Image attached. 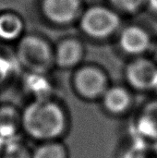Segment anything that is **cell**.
Instances as JSON below:
<instances>
[{"mask_svg":"<svg viewBox=\"0 0 157 158\" xmlns=\"http://www.w3.org/2000/svg\"><path fill=\"white\" fill-rule=\"evenodd\" d=\"M22 129L31 138L56 141L65 133L68 122L64 109L50 99L35 100L21 113Z\"/></svg>","mask_w":157,"mask_h":158,"instance_id":"6da1fadb","label":"cell"},{"mask_svg":"<svg viewBox=\"0 0 157 158\" xmlns=\"http://www.w3.org/2000/svg\"><path fill=\"white\" fill-rule=\"evenodd\" d=\"M17 57L28 72L45 73L55 63V51L40 36L28 35L19 40Z\"/></svg>","mask_w":157,"mask_h":158,"instance_id":"7a4b0ae2","label":"cell"},{"mask_svg":"<svg viewBox=\"0 0 157 158\" xmlns=\"http://www.w3.org/2000/svg\"><path fill=\"white\" fill-rule=\"evenodd\" d=\"M120 26L121 19L118 13L106 6H92L81 18L82 31L95 39H105L111 36Z\"/></svg>","mask_w":157,"mask_h":158,"instance_id":"3957f363","label":"cell"},{"mask_svg":"<svg viewBox=\"0 0 157 158\" xmlns=\"http://www.w3.org/2000/svg\"><path fill=\"white\" fill-rule=\"evenodd\" d=\"M125 78L138 92H155L157 84V64L147 56L132 58L125 69Z\"/></svg>","mask_w":157,"mask_h":158,"instance_id":"277c9868","label":"cell"},{"mask_svg":"<svg viewBox=\"0 0 157 158\" xmlns=\"http://www.w3.org/2000/svg\"><path fill=\"white\" fill-rule=\"evenodd\" d=\"M73 82L77 93L85 99L103 96L109 87L105 73L93 66L80 69L75 73Z\"/></svg>","mask_w":157,"mask_h":158,"instance_id":"5b68a950","label":"cell"},{"mask_svg":"<svg viewBox=\"0 0 157 158\" xmlns=\"http://www.w3.org/2000/svg\"><path fill=\"white\" fill-rule=\"evenodd\" d=\"M155 39L145 27L129 25L120 31L118 44L125 54L134 58L149 54Z\"/></svg>","mask_w":157,"mask_h":158,"instance_id":"8992f818","label":"cell"},{"mask_svg":"<svg viewBox=\"0 0 157 158\" xmlns=\"http://www.w3.org/2000/svg\"><path fill=\"white\" fill-rule=\"evenodd\" d=\"M130 134L151 144L157 141V96L142 106L132 123Z\"/></svg>","mask_w":157,"mask_h":158,"instance_id":"52a82bcc","label":"cell"},{"mask_svg":"<svg viewBox=\"0 0 157 158\" xmlns=\"http://www.w3.org/2000/svg\"><path fill=\"white\" fill-rule=\"evenodd\" d=\"M81 6V0H43L42 11L49 21L67 25L77 19Z\"/></svg>","mask_w":157,"mask_h":158,"instance_id":"ba28073f","label":"cell"},{"mask_svg":"<svg viewBox=\"0 0 157 158\" xmlns=\"http://www.w3.org/2000/svg\"><path fill=\"white\" fill-rule=\"evenodd\" d=\"M102 97L105 108L116 116L127 113L133 104V97L130 91L123 86L108 87Z\"/></svg>","mask_w":157,"mask_h":158,"instance_id":"9c48e42d","label":"cell"},{"mask_svg":"<svg viewBox=\"0 0 157 158\" xmlns=\"http://www.w3.org/2000/svg\"><path fill=\"white\" fill-rule=\"evenodd\" d=\"M84 48L76 39H67L61 42L55 51V63L57 66L69 69L77 66L83 58Z\"/></svg>","mask_w":157,"mask_h":158,"instance_id":"30bf717a","label":"cell"},{"mask_svg":"<svg viewBox=\"0 0 157 158\" xmlns=\"http://www.w3.org/2000/svg\"><path fill=\"white\" fill-rule=\"evenodd\" d=\"M21 125V115L10 106L0 108V139L5 144L10 141L19 138L18 131Z\"/></svg>","mask_w":157,"mask_h":158,"instance_id":"8fae6325","label":"cell"},{"mask_svg":"<svg viewBox=\"0 0 157 158\" xmlns=\"http://www.w3.org/2000/svg\"><path fill=\"white\" fill-rule=\"evenodd\" d=\"M24 85L28 93L35 97V100L49 99L52 93V84L45 73L29 72L24 79Z\"/></svg>","mask_w":157,"mask_h":158,"instance_id":"7c38bea8","label":"cell"},{"mask_svg":"<svg viewBox=\"0 0 157 158\" xmlns=\"http://www.w3.org/2000/svg\"><path fill=\"white\" fill-rule=\"evenodd\" d=\"M24 30L22 19L15 13L5 12L0 14V39L6 42L20 38Z\"/></svg>","mask_w":157,"mask_h":158,"instance_id":"4fadbf2b","label":"cell"},{"mask_svg":"<svg viewBox=\"0 0 157 158\" xmlns=\"http://www.w3.org/2000/svg\"><path fill=\"white\" fill-rule=\"evenodd\" d=\"M151 143L130 134V142L124 148L121 158H151Z\"/></svg>","mask_w":157,"mask_h":158,"instance_id":"5bb4252c","label":"cell"},{"mask_svg":"<svg viewBox=\"0 0 157 158\" xmlns=\"http://www.w3.org/2000/svg\"><path fill=\"white\" fill-rule=\"evenodd\" d=\"M31 158H68L67 147L56 141L43 142L33 152Z\"/></svg>","mask_w":157,"mask_h":158,"instance_id":"9a60e30c","label":"cell"},{"mask_svg":"<svg viewBox=\"0 0 157 158\" xmlns=\"http://www.w3.org/2000/svg\"><path fill=\"white\" fill-rule=\"evenodd\" d=\"M32 152L19 138L6 143L4 146L2 158H31Z\"/></svg>","mask_w":157,"mask_h":158,"instance_id":"2e32d148","label":"cell"},{"mask_svg":"<svg viewBox=\"0 0 157 158\" xmlns=\"http://www.w3.org/2000/svg\"><path fill=\"white\" fill-rule=\"evenodd\" d=\"M118 12L128 15H135L145 8L146 0H109Z\"/></svg>","mask_w":157,"mask_h":158,"instance_id":"e0dca14e","label":"cell"},{"mask_svg":"<svg viewBox=\"0 0 157 158\" xmlns=\"http://www.w3.org/2000/svg\"><path fill=\"white\" fill-rule=\"evenodd\" d=\"M14 72V63L6 56L0 55V86L4 84L6 80Z\"/></svg>","mask_w":157,"mask_h":158,"instance_id":"ac0fdd59","label":"cell"},{"mask_svg":"<svg viewBox=\"0 0 157 158\" xmlns=\"http://www.w3.org/2000/svg\"><path fill=\"white\" fill-rule=\"evenodd\" d=\"M145 8L154 16L157 18V0H146Z\"/></svg>","mask_w":157,"mask_h":158,"instance_id":"d6986e66","label":"cell"},{"mask_svg":"<svg viewBox=\"0 0 157 158\" xmlns=\"http://www.w3.org/2000/svg\"><path fill=\"white\" fill-rule=\"evenodd\" d=\"M149 54H150V57L157 64V39H155V42L153 44V46Z\"/></svg>","mask_w":157,"mask_h":158,"instance_id":"ffe728a7","label":"cell"},{"mask_svg":"<svg viewBox=\"0 0 157 158\" xmlns=\"http://www.w3.org/2000/svg\"><path fill=\"white\" fill-rule=\"evenodd\" d=\"M151 150H152V155L154 157L157 158V141L154 142L151 144Z\"/></svg>","mask_w":157,"mask_h":158,"instance_id":"44dd1931","label":"cell"},{"mask_svg":"<svg viewBox=\"0 0 157 158\" xmlns=\"http://www.w3.org/2000/svg\"><path fill=\"white\" fill-rule=\"evenodd\" d=\"M4 146H5V143L3 142L2 139H0V158H2V154H3V150H4Z\"/></svg>","mask_w":157,"mask_h":158,"instance_id":"7402d4cb","label":"cell"},{"mask_svg":"<svg viewBox=\"0 0 157 158\" xmlns=\"http://www.w3.org/2000/svg\"><path fill=\"white\" fill-rule=\"evenodd\" d=\"M155 94H156V96H157V84H156V87H155V92H154Z\"/></svg>","mask_w":157,"mask_h":158,"instance_id":"603a6c76","label":"cell"},{"mask_svg":"<svg viewBox=\"0 0 157 158\" xmlns=\"http://www.w3.org/2000/svg\"><path fill=\"white\" fill-rule=\"evenodd\" d=\"M151 158H156V157H154V156H152V157H151Z\"/></svg>","mask_w":157,"mask_h":158,"instance_id":"cb8c5ba5","label":"cell"}]
</instances>
